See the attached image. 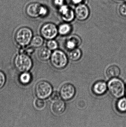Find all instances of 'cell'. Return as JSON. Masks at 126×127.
<instances>
[{"label":"cell","mask_w":126,"mask_h":127,"mask_svg":"<svg viewBox=\"0 0 126 127\" xmlns=\"http://www.w3.org/2000/svg\"><path fill=\"white\" fill-rule=\"evenodd\" d=\"M110 93L116 98L123 97L126 93V85L123 80L117 77L111 78L107 84Z\"/></svg>","instance_id":"cell-1"},{"label":"cell","mask_w":126,"mask_h":127,"mask_svg":"<svg viewBox=\"0 0 126 127\" xmlns=\"http://www.w3.org/2000/svg\"><path fill=\"white\" fill-rule=\"evenodd\" d=\"M14 64L16 69L21 72H28L33 65L32 61L29 55L20 54L16 57Z\"/></svg>","instance_id":"cell-2"},{"label":"cell","mask_w":126,"mask_h":127,"mask_svg":"<svg viewBox=\"0 0 126 127\" xmlns=\"http://www.w3.org/2000/svg\"><path fill=\"white\" fill-rule=\"evenodd\" d=\"M32 36V30L28 28L23 27L17 31L15 35V40L18 45L25 47L31 41Z\"/></svg>","instance_id":"cell-3"},{"label":"cell","mask_w":126,"mask_h":127,"mask_svg":"<svg viewBox=\"0 0 126 127\" xmlns=\"http://www.w3.org/2000/svg\"><path fill=\"white\" fill-rule=\"evenodd\" d=\"M50 59L51 64L57 69L64 68L68 64V58L66 55L60 50H55L52 54Z\"/></svg>","instance_id":"cell-4"},{"label":"cell","mask_w":126,"mask_h":127,"mask_svg":"<svg viewBox=\"0 0 126 127\" xmlns=\"http://www.w3.org/2000/svg\"><path fill=\"white\" fill-rule=\"evenodd\" d=\"M52 91L51 84L45 81L38 82L36 84L35 89L36 96L40 99H45L50 96Z\"/></svg>","instance_id":"cell-5"},{"label":"cell","mask_w":126,"mask_h":127,"mask_svg":"<svg viewBox=\"0 0 126 127\" xmlns=\"http://www.w3.org/2000/svg\"><path fill=\"white\" fill-rule=\"evenodd\" d=\"M40 32L44 38L50 40L56 37L58 33V30L57 28L54 24L47 23L44 24L42 26Z\"/></svg>","instance_id":"cell-6"},{"label":"cell","mask_w":126,"mask_h":127,"mask_svg":"<svg viewBox=\"0 0 126 127\" xmlns=\"http://www.w3.org/2000/svg\"><path fill=\"white\" fill-rule=\"evenodd\" d=\"M75 89L74 86L70 83H66L61 86L60 90L61 97L66 100H70L74 96Z\"/></svg>","instance_id":"cell-7"},{"label":"cell","mask_w":126,"mask_h":127,"mask_svg":"<svg viewBox=\"0 0 126 127\" xmlns=\"http://www.w3.org/2000/svg\"><path fill=\"white\" fill-rule=\"evenodd\" d=\"M81 43V39L78 36L72 35L67 39L65 42V47L69 50H72L78 47Z\"/></svg>","instance_id":"cell-8"},{"label":"cell","mask_w":126,"mask_h":127,"mask_svg":"<svg viewBox=\"0 0 126 127\" xmlns=\"http://www.w3.org/2000/svg\"><path fill=\"white\" fill-rule=\"evenodd\" d=\"M75 15L78 20L83 21L86 20L89 15V8L85 4H79L75 8Z\"/></svg>","instance_id":"cell-9"},{"label":"cell","mask_w":126,"mask_h":127,"mask_svg":"<svg viewBox=\"0 0 126 127\" xmlns=\"http://www.w3.org/2000/svg\"><path fill=\"white\" fill-rule=\"evenodd\" d=\"M40 5V4L36 2L29 4L26 7L27 15L32 18H36L39 16V10Z\"/></svg>","instance_id":"cell-10"},{"label":"cell","mask_w":126,"mask_h":127,"mask_svg":"<svg viewBox=\"0 0 126 127\" xmlns=\"http://www.w3.org/2000/svg\"><path fill=\"white\" fill-rule=\"evenodd\" d=\"M108 89L107 84L104 81H100L95 83L92 87V91L97 95H103Z\"/></svg>","instance_id":"cell-11"},{"label":"cell","mask_w":126,"mask_h":127,"mask_svg":"<svg viewBox=\"0 0 126 127\" xmlns=\"http://www.w3.org/2000/svg\"><path fill=\"white\" fill-rule=\"evenodd\" d=\"M66 107L65 103L62 100L55 101L52 106V109L54 113L57 115L62 114L64 111Z\"/></svg>","instance_id":"cell-12"},{"label":"cell","mask_w":126,"mask_h":127,"mask_svg":"<svg viewBox=\"0 0 126 127\" xmlns=\"http://www.w3.org/2000/svg\"><path fill=\"white\" fill-rule=\"evenodd\" d=\"M120 69L117 66L112 65L107 68L106 74L109 78H112L118 77L120 74Z\"/></svg>","instance_id":"cell-13"},{"label":"cell","mask_w":126,"mask_h":127,"mask_svg":"<svg viewBox=\"0 0 126 127\" xmlns=\"http://www.w3.org/2000/svg\"><path fill=\"white\" fill-rule=\"evenodd\" d=\"M52 53L51 50L47 47L41 48L38 51V56L40 60L42 61H47L50 58Z\"/></svg>","instance_id":"cell-14"},{"label":"cell","mask_w":126,"mask_h":127,"mask_svg":"<svg viewBox=\"0 0 126 127\" xmlns=\"http://www.w3.org/2000/svg\"><path fill=\"white\" fill-rule=\"evenodd\" d=\"M82 52L79 48H75L70 51L69 57V59L72 61H77L79 60L81 58Z\"/></svg>","instance_id":"cell-15"},{"label":"cell","mask_w":126,"mask_h":127,"mask_svg":"<svg viewBox=\"0 0 126 127\" xmlns=\"http://www.w3.org/2000/svg\"><path fill=\"white\" fill-rule=\"evenodd\" d=\"M58 33L61 35L65 36L68 35L72 31V27L70 25L67 23L61 24L58 28Z\"/></svg>","instance_id":"cell-16"},{"label":"cell","mask_w":126,"mask_h":127,"mask_svg":"<svg viewBox=\"0 0 126 127\" xmlns=\"http://www.w3.org/2000/svg\"><path fill=\"white\" fill-rule=\"evenodd\" d=\"M20 83L24 85H26L30 83L32 80V76L28 72H22L19 77Z\"/></svg>","instance_id":"cell-17"},{"label":"cell","mask_w":126,"mask_h":127,"mask_svg":"<svg viewBox=\"0 0 126 127\" xmlns=\"http://www.w3.org/2000/svg\"><path fill=\"white\" fill-rule=\"evenodd\" d=\"M44 39L43 37L39 35L34 36L31 40V45L33 47L38 48L43 45Z\"/></svg>","instance_id":"cell-18"},{"label":"cell","mask_w":126,"mask_h":127,"mask_svg":"<svg viewBox=\"0 0 126 127\" xmlns=\"http://www.w3.org/2000/svg\"><path fill=\"white\" fill-rule=\"evenodd\" d=\"M117 108L121 112H126V98L121 97L118 100L117 104Z\"/></svg>","instance_id":"cell-19"},{"label":"cell","mask_w":126,"mask_h":127,"mask_svg":"<svg viewBox=\"0 0 126 127\" xmlns=\"http://www.w3.org/2000/svg\"><path fill=\"white\" fill-rule=\"evenodd\" d=\"M74 16L75 13L72 10L70 9L66 14L62 16V19L66 22H70L74 19Z\"/></svg>","instance_id":"cell-20"},{"label":"cell","mask_w":126,"mask_h":127,"mask_svg":"<svg viewBox=\"0 0 126 127\" xmlns=\"http://www.w3.org/2000/svg\"><path fill=\"white\" fill-rule=\"evenodd\" d=\"M47 47L51 50H55L58 47V44L56 41L54 39L49 40L47 43Z\"/></svg>","instance_id":"cell-21"},{"label":"cell","mask_w":126,"mask_h":127,"mask_svg":"<svg viewBox=\"0 0 126 127\" xmlns=\"http://www.w3.org/2000/svg\"><path fill=\"white\" fill-rule=\"evenodd\" d=\"M34 47H27L25 48H23L20 50V54H24L27 55H30L32 54L34 52Z\"/></svg>","instance_id":"cell-22"},{"label":"cell","mask_w":126,"mask_h":127,"mask_svg":"<svg viewBox=\"0 0 126 127\" xmlns=\"http://www.w3.org/2000/svg\"><path fill=\"white\" fill-rule=\"evenodd\" d=\"M48 13V9L43 5L41 4L39 10V16L44 17L47 15Z\"/></svg>","instance_id":"cell-23"},{"label":"cell","mask_w":126,"mask_h":127,"mask_svg":"<svg viewBox=\"0 0 126 127\" xmlns=\"http://www.w3.org/2000/svg\"><path fill=\"white\" fill-rule=\"evenodd\" d=\"M70 9L69 8V7L66 5H63L60 7L59 9V12L61 14L62 16L68 13Z\"/></svg>","instance_id":"cell-24"},{"label":"cell","mask_w":126,"mask_h":127,"mask_svg":"<svg viewBox=\"0 0 126 127\" xmlns=\"http://www.w3.org/2000/svg\"><path fill=\"white\" fill-rule=\"evenodd\" d=\"M35 106L38 109H43L45 106V103L44 101L42 99H37L35 101Z\"/></svg>","instance_id":"cell-25"},{"label":"cell","mask_w":126,"mask_h":127,"mask_svg":"<svg viewBox=\"0 0 126 127\" xmlns=\"http://www.w3.org/2000/svg\"><path fill=\"white\" fill-rule=\"evenodd\" d=\"M6 78L3 72L0 71V89L3 87L6 82Z\"/></svg>","instance_id":"cell-26"},{"label":"cell","mask_w":126,"mask_h":127,"mask_svg":"<svg viewBox=\"0 0 126 127\" xmlns=\"http://www.w3.org/2000/svg\"><path fill=\"white\" fill-rule=\"evenodd\" d=\"M60 93H58L57 92H54L52 93V94L50 95V97L52 100L55 101L60 99Z\"/></svg>","instance_id":"cell-27"},{"label":"cell","mask_w":126,"mask_h":127,"mask_svg":"<svg viewBox=\"0 0 126 127\" xmlns=\"http://www.w3.org/2000/svg\"><path fill=\"white\" fill-rule=\"evenodd\" d=\"M120 10L122 15L126 16V3L123 4L121 5Z\"/></svg>","instance_id":"cell-28"},{"label":"cell","mask_w":126,"mask_h":127,"mask_svg":"<svg viewBox=\"0 0 126 127\" xmlns=\"http://www.w3.org/2000/svg\"><path fill=\"white\" fill-rule=\"evenodd\" d=\"M64 0H54L53 2L54 4L57 6L60 7L61 6L63 5Z\"/></svg>","instance_id":"cell-29"},{"label":"cell","mask_w":126,"mask_h":127,"mask_svg":"<svg viewBox=\"0 0 126 127\" xmlns=\"http://www.w3.org/2000/svg\"><path fill=\"white\" fill-rule=\"evenodd\" d=\"M83 0H72V1L74 4H78L80 3Z\"/></svg>","instance_id":"cell-30"},{"label":"cell","mask_w":126,"mask_h":127,"mask_svg":"<svg viewBox=\"0 0 126 127\" xmlns=\"http://www.w3.org/2000/svg\"><path fill=\"white\" fill-rule=\"evenodd\" d=\"M125 94H126V93H125Z\"/></svg>","instance_id":"cell-31"},{"label":"cell","mask_w":126,"mask_h":127,"mask_svg":"<svg viewBox=\"0 0 126 127\" xmlns=\"http://www.w3.org/2000/svg\"></svg>","instance_id":"cell-32"}]
</instances>
